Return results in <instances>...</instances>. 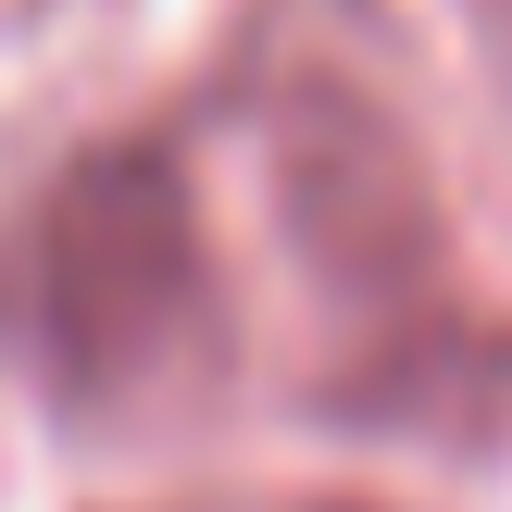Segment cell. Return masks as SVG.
Instances as JSON below:
<instances>
[{
    "mask_svg": "<svg viewBox=\"0 0 512 512\" xmlns=\"http://www.w3.org/2000/svg\"><path fill=\"white\" fill-rule=\"evenodd\" d=\"M0 350L75 425H163L225 388L238 313L188 138L125 125L0 225Z\"/></svg>",
    "mask_w": 512,
    "mask_h": 512,
    "instance_id": "2",
    "label": "cell"
},
{
    "mask_svg": "<svg viewBox=\"0 0 512 512\" xmlns=\"http://www.w3.org/2000/svg\"><path fill=\"white\" fill-rule=\"evenodd\" d=\"M313 512H375V500H313Z\"/></svg>",
    "mask_w": 512,
    "mask_h": 512,
    "instance_id": "4",
    "label": "cell"
},
{
    "mask_svg": "<svg viewBox=\"0 0 512 512\" xmlns=\"http://www.w3.org/2000/svg\"><path fill=\"white\" fill-rule=\"evenodd\" d=\"M263 163H275V225H288L300 275L325 300V338H338L325 400L363 425L488 438L512 413V325H488L463 300L425 150L388 113V88L338 50H275Z\"/></svg>",
    "mask_w": 512,
    "mask_h": 512,
    "instance_id": "1",
    "label": "cell"
},
{
    "mask_svg": "<svg viewBox=\"0 0 512 512\" xmlns=\"http://www.w3.org/2000/svg\"><path fill=\"white\" fill-rule=\"evenodd\" d=\"M475 25H488V63H500V88H512V0H475Z\"/></svg>",
    "mask_w": 512,
    "mask_h": 512,
    "instance_id": "3",
    "label": "cell"
}]
</instances>
